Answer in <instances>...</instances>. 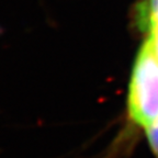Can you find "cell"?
I'll return each mask as SVG.
<instances>
[{"mask_svg": "<svg viewBox=\"0 0 158 158\" xmlns=\"http://www.w3.org/2000/svg\"><path fill=\"white\" fill-rule=\"evenodd\" d=\"M146 134L152 151L155 154L156 158H158V118L146 128Z\"/></svg>", "mask_w": 158, "mask_h": 158, "instance_id": "2", "label": "cell"}, {"mask_svg": "<svg viewBox=\"0 0 158 158\" xmlns=\"http://www.w3.org/2000/svg\"><path fill=\"white\" fill-rule=\"evenodd\" d=\"M130 118L147 128L158 118V51L155 40L148 35L135 59L128 90Z\"/></svg>", "mask_w": 158, "mask_h": 158, "instance_id": "1", "label": "cell"}]
</instances>
